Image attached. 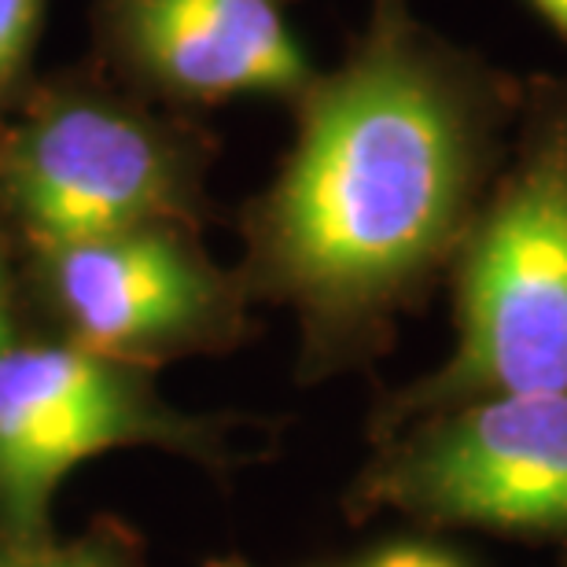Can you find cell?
I'll list each match as a JSON object with an SVG mask.
<instances>
[{
    "instance_id": "obj_4",
    "label": "cell",
    "mask_w": 567,
    "mask_h": 567,
    "mask_svg": "<svg viewBox=\"0 0 567 567\" xmlns=\"http://www.w3.org/2000/svg\"><path fill=\"white\" fill-rule=\"evenodd\" d=\"M377 494L439 524L567 530V391L497 394L416 421Z\"/></svg>"
},
{
    "instance_id": "obj_9",
    "label": "cell",
    "mask_w": 567,
    "mask_h": 567,
    "mask_svg": "<svg viewBox=\"0 0 567 567\" xmlns=\"http://www.w3.org/2000/svg\"><path fill=\"white\" fill-rule=\"evenodd\" d=\"M0 567H107L82 557V553H55L41 549L38 542H16V546H0Z\"/></svg>"
},
{
    "instance_id": "obj_10",
    "label": "cell",
    "mask_w": 567,
    "mask_h": 567,
    "mask_svg": "<svg viewBox=\"0 0 567 567\" xmlns=\"http://www.w3.org/2000/svg\"><path fill=\"white\" fill-rule=\"evenodd\" d=\"M369 567H457V564L446 560V557H439V553H431V549L402 546V549H388V553H380V557L372 560Z\"/></svg>"
},
{
    "instance_id": "obj_6",
    "label": "cell",
    "mask_w": 567,
    "mask_h": 567,
    "mask_svg": "<svg viewBox=\"0 0 567 567\" xmlns=\"http://www.w3.org/2000/svg\"><path fill=\"white\" fill-rule=\"evenodd\" d=\"M299 0H93L100 49L133 93L207 107L295 104L313 78L291 8Z\"/></svg>"
},
{
    "instance_id": "obj_12",
    "label": "cell",
    "mask_w": 567,
    "mask_h": 567,
    "mask_svg": "<svg viewBox=\"0 0 567 567\" xmlns=\"http://www.w3.org/2000/svg\"><path fill=\"white\" fill-rule=\"evenodd\" d=\"M527 4L567 41V0H527Z\"/></svg>"
},
{
    "instance_id": "obj_1",
    "label": "cell",
    "mask_w": 567,
    "mask_h": 567,
    "mask_svg": "<svg viewBox=\"0 0 567 567\" xmlns=\"http://www.w3.org/2000/svg\"><path fill=\"white\" fill-rule=\"evenodd\" d=\"M505 85L413 16L372 0L347 60L295 100V141L251 203V269L317 339L383 321L461 251L505 126Z\"/></svg>"
},
{
    "instance_id": "obj_2",
    "label": "cell",
    "mask_w": 567,
    "mask_h": 567,
    "mask_svg": "<svg viewBox=\"0 0 567 567\" xmlns=\"http://www.w3.org/2000/svg\"><path fill=\"white\" fill-rule=\"evenodd\" d=\"M457 262V343L394 402V424L497 394L567 391V96L527 118Z\"/></svg>"
},
{
    "instance_id": "obj_3",
    "label": "cell",
    "mask_w": 567,
    "mask_h": 567,
    "mask_svg": "<svg viewBox=\"0 0 567 567\" xmlns=\"http://www.w3.org/2000/svg\"><path fill=\"white\" fill-rule=\"evenodd\" d=\"M203 144L133 89L55 82L0 130V207L33 247L185 225L207 169Z\"/></svg>"
},
{
    "instance_id": "obj_11",
    "label": "cell",
    "mask_w": 567,
    "mask_h": 567,
    "mask_svg": "<svg viewBox=\"0 0 567 567\" xmlns=\"http://www.w3.org/2000/svg\"><path fill=\"white\" fill-rule=\"evenodd\" d=\"M11 288H8V266L4 255H0V354L11 347Z\"/></svg>"
},
{
    "instance_id": "obj_7",
    "label": "cell",
    "mask_w": 567,
    "mask_h": 567,
    "mask_svg": "<svg viewBox=\"0 0 567 567\" xmlns=\"http://www.w3.org/2000/svg\"><path fill=\"white\" fill-rule=\"evenodd\" d=\"M44 288L71 343L133 361L185 347L229 321V288L181 225H144L38 247Z\"/></svg>"
},
{
    "instance_id": "obj_5",
    "label": "cell",
    "mask_w": 567,
    "mask_h": 567,
    "mask_svg": "<svg viewBox=\"0 0 567 567\" xmlns=\"http://www.w3.org/2000/svg\"><path fill=\"white\" fill-rule=\"evenodd\" d=\"M133 442L196 446L203 427L169 413L130 361L11 339L0 354V516L16 542H38L74 464Z\"/></svg>"
},
{
    "instance_id": "obj_8",
    "label": "cell",
    "mask_w": 567,
    "mask_h": 567,
    "mask_svg": "<svg viewBox=\"0 0 567 567\" xmlns=\"http://www.w3.org/2000/svg\"><path fill=\"white\" fill-rule=\"evenodd\" d=\"M44 0H0V100L22 82L38 49Z\"/></svg>"
}]
</instances>
